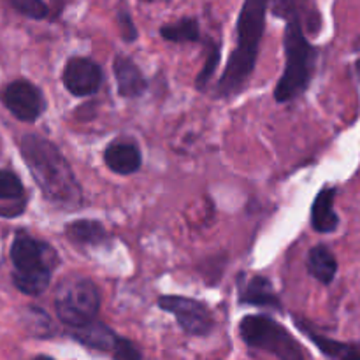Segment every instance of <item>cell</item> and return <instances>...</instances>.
I'll return each mask as SVG.
<instances>
[{
    "label": "cell",
    "mask_w": 360,
    "mask_h": 360,
    "mask_svg": "<svg viewBox=\"0 0 360 360\" xmlns=\"http://www.w3.org/2000/svg\"><path fill=\"white\" fill-rule=\"evenodd\" d=\"M308 13V0H273V14L285 23V70L274 88L278 102H290L308 90L311 83L319 48L308 41L302 27Z\"/></svg>",
    "instance_id": "1"
},
{
    "label": "cell",
    "mask_w": 360,
    "mask_h": 360,
    "mask_svg": "<svg viewBox=\"0 0 360 360\" xmlns=\"http://www.w3.org/2000/svg\"><path fill=\"white\" fill-rule=\"evenodd\" d=\"M21 157L27 162L35 183L49 204L74 211L83 204V190L62 151L37 134H27L20 143Z\"/></svg>",
    "instance_id": "2"
},
{
    "label": "cell",
    "mask_w": 360,
    "mask_h": 360,
    "mask_svg": "<svg viewBox=\"0 0 360 360\" xmlns=\"http://www.w3.org/2000/svg\"><path fill=\"white\" fill-rule=\"evenodd\" d=\"M269 0H245L238 18V46L217 86L218 97L238 95L246 86L259 58L260 42L266 30V13Z\"/></svg>",
    "instance_id": "3"
},
{
    "label": "cell",
    "mask_w": 360,
    "mask_h": 360,
    "mask_svg": "<svg viewBox=\"0 0 360 360\" xmlns=\"http://www.w3.org/2000/svg\"><path fill=\"white\" fill-rule=\"evenodd\" d=\"M101 294L90 278L72 276L56 287L55 311L60 322L69 329H77L97 319Z\"/></svg>",
    "instance_id": "4"
},
{
    "label": "cell",
    "mask_w": 360,
    "mask_h": 360,
    "mask_svg": "<svg viewBox=\"0 0 360 360\" xmlns=\"http://www.w3.org/2000/svg\"><path fill=\"white\" fill-rule=\"evenodd\" d=\"M241 340L253 350H262L283 360L304 359L301 345L281 323L267 315H248L239 323Z\"/></svg>",
    "instance_id": "5"
},
{
    "label": "cell",
    "mask_w": 360,
    "mask_h": 360,
    "mask_svg": "<svg viewBox=\"0 0 360 360\" xmlns=\"http://www.w3.org/2000/svg\"><path fill=\"white\" fill-rule=\"evenodd\" d=\"M158 306L164 311L172 313L178 320L179 327L188 336H207L213 330V315L204 302L181 297V295H160Z\"/></svg>",
    "instance_id": "6"
},
{
    "label": "cell",
    "mask_w": 360,
    "mask_h": 360,
    "mask_svg": "<svg viewBox=\"0 0 360 360\" xmlns=\"http://www.w3.org/2000/svg\"><path fill=\"white\" fill-rule=\"evenodd\" d=\"M0 98L6 108L21 122H35L46 111L44 94L30 81H13L4 88Z\"/></svg>",
    "instance_id": "7"
},
{
    "label": "cell",
    "mask_w": 360,
    "mask_h": 360,
    "mask_svg": "<svg viewBox=\"0 0 360 360\" xmlns=\"http://www.w3.org/2000/svg\"><path fill=\"white\" fill-rule=\"evenodd\" d=\"M11 260L16 273H32L41 269L53 271L51 262H56V253L46 243L20 232L11 246Z\"/></svg>",
    "instance_id": "8"
},
{
    "label": "cell",
    "mask_w": 360,
    "mask_h": 360,
    "mask_svg": "<svg viewBox=\"0 0 360 360\" xmlns=\"http://www.w3.org/2000/svg\"><path fill=\"white\" fill-rule=\"evenodd\" d=\"M63 86L74 97H90L102 84V69L95 60L86 56H72L63 69Z\"/></svg>",
    "instance_id": "9"
},
{
    "label": "cell",
    "mask_w": 360,
    "mask_h": 360,
    "mask_svg": "<svg viewBox=\"0 0 360 360\" xmlns=\"http://www.w3.org/2000/svg\"><path fill=\"white\" fill-rule=\"evenodd\" d=\"M104 160L115 174L130 176L139 171L143 157H141V150L136 143L127 139H116L105 148Z\"/></svg>",
    "instance_id": "10"
},
{
    "label": "cell",
    "mask_w": 360,
    "mask_h": 360,
    "mask_svg": "<svg viewBox=\"0 0 360 360\" xmlns=\"http://www.w3.org/2000/svg\"><path fill=\"white\" fill-rule=\"evenodd\" d=\"M112 70H115L118 94L122 97L136 98L144 95L148 81L132 58L125 55H116L115 62H112Z\"/></svg>",
    "instance_id": "11"
},
{
    "label": "cell",
    "mask_w": 360,
    "mask_h": 360,
    "mask_svg": "<svg viewBox=\"0 0 360 360\" xmlns=\"http://www.w3.org/2000/svg\"><path fill=\"white\" fill-rule=\"evenodd\" d=\"M27 207V195L21 179L14 172L0 169V217H18Z\"/></svg>",
    "instance_id": "12"
},
{
    "label": "cell",
    "mask_w": 360,
    "mask_h": 360,
    "mask_svg": "<svg viewBox=\"0 0 360 360\" xmlns=\"http://www.w3.org/2000/svg\"><path fill=\"white\" fill-rule=\"evenodd\" d=\"M239 302L241 304L260 306V308L280 309V311L283 309L280 297L274 292L273 283L266 276H260V274L250 278L246 283H239Z\"/></svg>",
    "instance_id": "13"
},
{
    "label": "cell",
    "mask_w": 360,
    "mask_h": 360,
    "mask_svg": "<svg viewBox=\"0 0 360 360\" xmlns=\"http://www.w3.org/2000/svg\"><path fill=\"white\" fill-rule=\"evenodd\" d=\"M70 330H72L70 334H72L74 340L79 341L81 345H84L86 348H94V350L105 352V354H112L115 348L118 347L120 340H122L120 336H116L115 330L109 329L105 323L98 322L97 319L91 320L86 326Z\"/></svg>",
    "instance_id": "14"
},
{
    "label": "cell",
    "mask_w": 360,
    "mask_h": 360,
    "mask_svg": "<svg viewBox=\"0 0 360 360\" xmlns=\"http://www.w3.org/2000/svg\"><path fill=\"white\" fill-rule=\"evenodd\" d=\"M334 199H336V188L327 186L313 200L311 225L320 234H330L340 227V217L334 211Z\"/></svg>",
    "instance_id": "15"
},
{
    "label": "cell",
    "mask_w": 360,
    "mask_h": 360,
    "mask_svg": "<svg viewBox=\"0 0 360 360\" xmlns=\"http://www.w3.org/2000/svg\"><path fill=\"white\" fill-rule=\"evenodd\" d=\"M65 236L76 246H101L109 241V232L97 220H76L65 225Z\"/></svg>",
    "instance_id": "16"
},
{
    "label": "cell",
    "mask_w": 360,
    "mask_h": 360,
    "mask_svg": "<svg viewBox=\"0 0 360 360\" xmlns=\"http://www.w3.org/2000/svg\"><path fill=\"white\" fill-rule=\"evenodd\" d=\"M306 266H308V273L323 285L333 283L334 276L338 273L336 257L323 245H316L309 250Z\"/></svg>",
    "instance_id": "17"
},
{
    "label": "cell",
    "mask_w": 360,
    "mask_h": 360,
    "mask_svg": "<svg viewBox=\"0 0 360 360\" xmlns=\"http://www.w3.org/2000/svg\"><path fill=\"white\" fill-rule=\"evenodd\" d=\"M297 326L304 330V334H308L309 340H311L313 343L316 345V348H319L323 355H327V357L343 359V360H354V359L360 360V350L357 347H352V345H347V343H340V341H334L326 336H320V334H315L311 329H308V327L301 322H297Z\"/></svg>",
    "instance_id": "18"
},
{
    "label": "cell",
    "mask_w": 360,
    "mask_h": 360,
    "mask_svg": "<svg viewBox=\"0 0 360 360\" xmlns=\"http://www.w3.org/2000/svg\"><path fill=\"white\" fill-rule=\"evenodd\" d=\"M14 287L27 295H41L51 283V269L32 271V273H16L13 274Z\"/></svg>",
    "instance_id": "19"
},
{
    "label": "cell",
    "mask_w": 360,
    "mask_h": 360,
    "mask_svg": "<svg viewBox=\"0 0 360 360\" xmlns=\"http://www.w3.org/2000/svg\"><path fill=\"white\" fill-rule=\"evenodd\" d=\"M160 35L171 42H197L200 39L199 21L195 18H183L174 25L162 27Z\"/></svg>",
    "instance_id": "20"
},
{
    "label": "cell",
    "mask_w": 360,
    "mask_h": 360,
    "mask_svg": "<svg viewBox=\"0 0 360 360\" xmlns=\"http://www.w3.org/2000/svg\"><path fill=\"white\" fill-rule=\"evenodd\" d=\"M207 58H206V63H204L202 70H200L199 74H197V79H195V86L199 88V90H202L204 86H206L207 83H210V79L213 77L214 70H217L218 63H220V46L217 44V42H207Z\"/></svg>",
    "instance_id": "21"
},
{
    "label": "cell",
    "mask_w": 360,
    "mask_h": 360,
    "mask_svg": "<svg viewBox=\"0 0 360 360\" xmlns=\"http://www.w3.org/2000/svg\"><path fill=\"white\" fill-rule=\"evenodd\" d=\"M9 4L30 20H44L48 16V6L44 0H9Z\"/></svg>",
    "instance_id": "22"
},
{
    "label": "cell",
    "mask_w": 360,
    "mask_h": 360,
    "mask_svg": "<svg viewBox=\"0 0 360 360\" xmlns=\"http://www.w3.org/2000/svg\"><path fill=\"white\" fill-rule=\"evenodd\" d=\"M118 25H120V32H122V39L125 42H134L137 39V28L134 25L132 18H130L129 11L122 9L118 13Z\"/></svg>",
    "instance_id": "23"
},
{
    "label": "cell",
    "mask_w": 360,
    "mask_h": 360,
    "mask_svg": "<svg viewBox=\"0 0 360 360\" xmlns=\"http://www.w3.org/2000/svg\"><path fill=\"white\" fill-rule=\"evenodd\" d=\"M112 359H118V360H137V359H143V354L137 350V347L134 343H130L129 340H120L118 347L115 348V352L111 354Z\"/></svg>",
    "instance_id": "24"
}]
</instances>
